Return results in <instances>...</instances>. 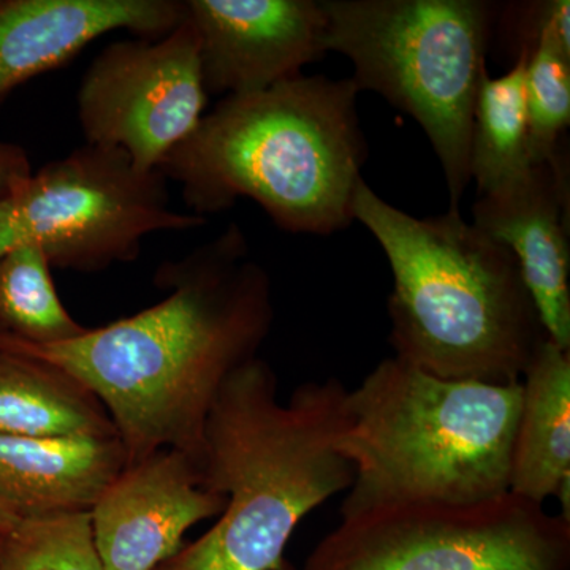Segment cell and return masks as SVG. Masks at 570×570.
<instances>
[{
    "instance_id": "1",
    "label": "cell",
    "mask_w": 570,
    "mask_h": 570,
    "mask_svg": "<svg viewBox=\"0 0 570 570\" xmlns=\"http://www.w3.org/2000/svg\"><path fill=\"white\" fill-rule=\"evenodd\" d=\"M163 302L55 346H0L69 371L107 409L127 464L165 449L195 461L227 379L257 358L275 321L268 273L242 228L156 273Z\"/></svg>"
},
{
    "instance_id": "2",
    "label": "cell",
    "mask_w": 570,
    "mask_h": 570,
    "mask_svg": "<svg viewBox=\"0 0 570 570\" xmlns=\"http://www.w3.org/2000/svg\"><path fill=\"white\" fill-rule=\"evenodd\" d=\"M261 356L236 370L214 401L198 468L224 494L219 520L156 570H294L285 550L298 524L351 489L337 449L347 389L336 377L299 385L285 403Z\"/></svg>"
},
{
    "instance_id": "3",
    "label": "cell",
    "mask_w": 570,
    "mask_h": 570,
    "mask_svg": "<svg viewBox=\"0 0 570 570\" xmlns=\"http://www.w3.org/2000/svg\"><path fill=\"white\" fill-rule=\"evenodd\" d=\"M352 78L296 75L224 97L159 171L181 184L197 216L250 198L292 234L332 235L354 223L366 160Z\"/></svg>"
},
{
    "instance_id": "4",
    "label": "cell",
    "mask_w": 570,
    "mask_h": 570,
    "mask_svg": "<svg viewBox=\"0 0 570 570\" xmlns=\"http://www.w3.org/2000/svg\"><path fill=\"white\" fill-rule=\"evenodd\" d=\"M352 213L392 268L396 358L450 381L520 382L549 336L515 255L460 212L419 219L365 181Z\"/></svg>"
},
{
    "instance_id": "5",
    "label": "cell",
    "mask_w": 570,
    "mask_h": 570,
    "mask_svg": "<svg viewBox=\"0 0 570 570\" xmlns=\"http://www.w3.org/2000/svg\"><path fill=\"white\" fill-rule=\"evenodd\" d=\"M521 381H450L382 360L344 397L337 449L355 475L341 520L404 504H472L510 491Z\"/></svg>"
},
{
    "instance_id": "6",
    "label": "cell",
    "mask_w": 570,
    "mask_h": 570,
    "mask_svg": "<svg viewBox=\"0 0 570 570\" xmlns=\"http://www.w3.org/2000/svg\"><path fill=\"white\" fill-rule=\"evenodd\" d=\"M326 52L354 63L356 88L411 115L436 153L460 212L466 193L472 116L491 28L480 0H322Z\"/></svg>"
},
{
    "instance_id": "7",
    "label": "cell",
    "mask_w": 570,
    "mask_h": 570,
    "mask_svg": "<svg viewBox=\"0 0 570 570\" xmlns=\"http://www.w3.org/2000/svg\"><path fill=\"white\" fill-rule=\"evenodd\" d=\"M205 223L171 208L159 170H141L121 149L88 142L32 171L0 200V255L32 245L51 266L99 273L134 262L154 232Z\"/></svg>"
},
{
    "instance_id": "8",
    "label": "cell",
    "mask_w": 570,
    "mask_h": 570,
    "mask_svg": "<svg viewBox=\"0 0 570 570\" xmlns=\"http://www.w3.org/2000/svg\"><path fill=\"white\" fill-rule=\"evenodd\" d=\"M305 570H570V520L510 491L395 505L341 520Z\"/></svg>"
},
{
    "instance_id": "9",
    "label": "cell",
    "mask_w": 570,
    "mask_h": 570,
    "mask_svg": "<svg viewBox=\"0 0 570 570\" xmlns=\"http://www.w3.org/2000/svg\"><path fill=\"white\" fill-rule=\"evenodd\" d=\"M77 102L89 145L121 149L141 170H159L205 116L197 32L183 17L163 39L108 45L82 77Z\"/></svg>"
},
{
    "instance_id": "10",
    "label": "cell",
    "mask_w": 570,
    "mask_h": 570,
    "mask_svg": "<svg viewBox=\"0 0 570 570\" xmlns=\"http://www.w3.org/2000/svg\"><path fill=\"white\" fill-rule=\"evenodd\" d=\"M200 43L208 96L265 91L326 55L316 0H183Z\"/></svg>"
},
{
    "instance_id": "11",
    "label": "cell",
    "mask_w": 570,
    "mask_h": 570,
    "mask_svg": "<svg viewBox=\"0 0 570 570\" xmlns=\"http://www.w3.org/2000/svg\"><path fill=\"white\" fill-rule=\"evenodd\" d=\"M225 502L205 489L197 461L181 450L127 464L91 512L105 570H156L186 546L194 524L219 517Z\"/></svg>"
},
{
    "instance_id": "12",
    "label": "cell",
    "mask_w": 570,
    "mask_h": 570,
    "mask_svg": "<svg viewBox=\"0 0 570 570\" xmlns=\"http://www.w3.org/2000/svg\"><path fill=\"white\" fill-rule=\"evenodd\" d=\"M472 216L475 227L515 255L547 336L570 348L569 171L562 148L550 163L479 195Z\"/></svg>"
},
{
    "instance_id": "13",
    "label": "cell",
    "mask_w": 570,
    "mask_h": 570,
    "mask_svg": "<svg viewBox=\"0 0 570 570\" xmlns=\"http://www.w3.org/2000/svg\"><path fill=\"white\" fill-rule=\"evenodd\" d=\"M183 0H0V107L18 86L59 69L105 33L163 39Z\"/></svg>"
},
{
    "instance_id": "14",
    "label": "cell",
    "mask_w": 570,
    "mask_h": 570,
    "mask_svg": "<svg viewBox=\"0 0 570 570\" xmlns=\"http://www.w3.org/2000/svg\"><path fill=\"white\" fill-rule=\"evenodd\" d=\"M126 466L118 436L0 434V504L18 519L92 512Z\"/></svg>"
},
{
    "instance_id": "15",
    "label": "cell",
    "mask_w": 570,
    "mask_h": 570,
    "mask_svg": "<svg viewBox=\"0 0 570 570\" xmlns=\"http://www.w3.org/2000/svg\"><path fill=\"white\" fill-rule=\"evenodd\" d=\"M523 377L510 493L540 505L560 498L570 520V348L543 341Z\"/></svg>"
},
{
    "instance_id": "16",
    "label": "cell",
    "mask_w": 570,
    "mask_h": 570,
    "mask_svg": "<svg viewBox=\"0 0 570 570\" xmlns=\"http://www.w3.org/2000/svg\"><path fill=\"white\" fill-rule=\"evenodd\" d=\"M0 434L118 436L99 397L69 371L0 346Z\"/></svg>"
},
{
    "instance_id": "17",
    "label": "cell",
    "mask_w": 570,
    "mask_h": 570,
    "mask_svg": "<svg viewBox=\"0 0 570 570\" xmlns=\"http://www.w3.org/2000/svg\"><path fill=\"white\" fill-rule=\"evenodd\" d=\"M530 50H521L502 77L482 78L472 116L469 174L479 195L527 174L532 167L524 75Z\"/></svg>"
},
{
    "instance_id": "18",
    "label": "cell",
    "mask_w": 570,
    "mask_h": 570,
    "mask_svg": "<svg viewBox=\"0 0 570 570\" xmlns=\"http://www.w3.org/2000/svg\"><path fill=\"white\" fill-rule=\"evenodd\" d=\"M62 305L51 264L37 246L22 245L0 255V341L45 347L86 332Z\"/></svg>"
},
{
    "instance_id": "19",
    "label": "cell",
    "mask_w": 570,
    "mask_h": 570,
    "mask_svg": "<svg viewBox=\"0 0 570 570\" xmlns=\"http://www.w3.org/2000/svg\"><path fill=\"white\" fill-rule=\"evenodd\" d=\"M524 96L531 164L550 163L560 151L570 122L569 0H553L550 20L532 45Z\"/></svg>"
},
{
    "instance_id": "20",
    "label": "cell",
    "mask_w": 570,
    "mask_h": 570,
    "mask_svg": "<svg viewBox=\"0 0 570 570\" xmlns=\"http://www.w3.org/2000/svg\"><path fill=\"white\" fill-rule=\"evenodd\" d=\"M0 570H105L91 512L21 519L0 535Z\"/></svg>"
},
{
    "instance_id": "21",
    "label": "cell",
    "mask_w": 570,
    "mask_h": 570,
    "mask_svg": "<svg viewBox=\"0 0 570 570\" xmlns=\"http://www.w3.org/2000/svg\"><path fill=\"white\" fill-rule=\"evenodd\" d=\"M32 174L28 154L13 142L0 141V200Z\"/></svg>"
},
{
    "instance_id": "22",
    "label": "cell",
    "mask_w": 570,
    "mask_h": 570,
    "mask_svg": "<svg viewBox=\"0 0 570 570\" xmlns=\"http://www.w3.org/2000/svg\"><path fill=\"white\" fill-rule=\"evenodd\" d=\"M17 515H14L11 510L7 509L6 505L0 504V535L6 534L7 531H10L11 528L17 527L18 521Z\"/></svg>"
}]
</instances>
